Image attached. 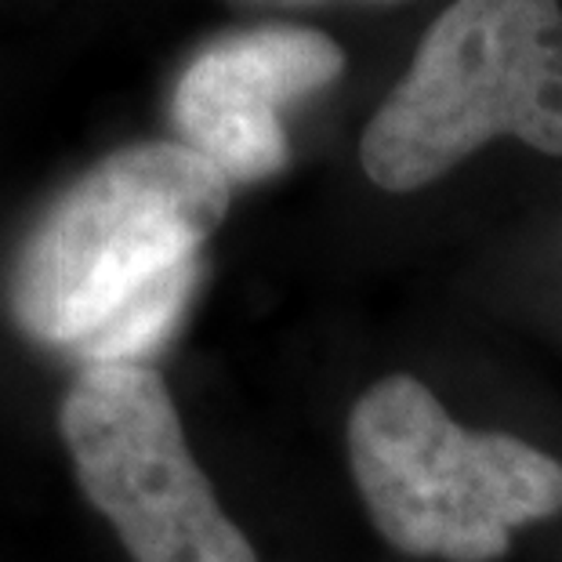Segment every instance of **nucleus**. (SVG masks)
I'll return each mask as SVG.
<instances>
[{
    "mask_svg": "<svg viewBox=\"0 0 562 562\" xmlns=\"http://www.w3.org/2000/svg\"><path fill=\"white\" fill-rule=\"evenodd\" d=\"M229 196V178L186 142L110 153L22 244L11 319L30 341L74 349L83 367L146 360L182 319Z\"/></svg>",
    "mask_w": 562,
    "mask_h": 562,
    "instance_id": "f257e3e1",
    "label": "nucleus"
},
{
    "mask_svg": "<svg viewBox=\"0 0 562 562\" xmlns=\"http://www.w3.org/2000/svg\"><path fill=\"white\" fill-rule=\"evenodd\" d=\"M559 52V0H453L370 116L360 142L367 178L411 193L497 135H516Z\"/></svg>",
    "mask_w": 562,
    "mask_h": 562,
    "instance_id": "7ed1b4c3",
    "label": "nucleus"
},
{
    "mask_svg": "<svg viewBox=\"0 0 562 562\" xmlns=\"http://www.w3.org/2000/svg\"><path fill=\"white\" fill-rule=\"evenodd\" d=\"M345 74V52L327 33L261 26L207 44L178 77L171 116L189 149L229 182L283 171L291 142L280 113Z\"/></svg>",
    "mask_w": 562,
    "mask_h": 562,
    "instance_id": "39448f33",
    "label": "nucleus"
},
{
    "mask_svg": "<svg viewBox=\"0 0 562 562\" xmlns=\"http://www.w3.org/2000/svg\"><path fill=\"white\" fill-rule=\"evenodd\" d=\"M302 4H313V0H302Z\"/></svg>",
    "mask_w": 562,
    "mask_h": 562,
    "instance_id": "0eeeda50",
    "label": "nucleus"
},
{
    "mask_svg": "<svg viewBox=\"0 0 562 562\" xmlns=\"http://www.w3.org/2000/svg\"><path fill=\"white\" fill-rule=\"evenodd\" d=\"M58 432L83 497L113 522L131 562H258L153 367H80L58 406Z\"/></svg>",
    "mask_w": 562,
    "mask_h": 562,
    "instance_id": "20e7f679",
    "label": "nucleus"
},
{
    "mask_svg": "<svg viewBox=\"0 0 562 562\" xmlns=\"http://www.w3.org/2000/svg\"><path fill=\"white\" fill-rule=\"evenodd\" d=\"M516 138L548 157H562V52L548 63L541 88L526 110Z\"/></svg>",
    "mask_w": 562,
    "mask_h": 562,
    "instance_id": "423d86ee",
    "label": "nucleus"
},
{
    "mask_svg": "<svg viewBox=\"0 0 562 562\" xmlns=\"http://www.w3.org/2000/svg\"><path fill=\"white\" fill-rule=\"evenodd\" d=\"M349 461L378 533L406 555L494 562L512 530L562 512V464L505 432H469L411 374L370 385Z\"/></svg>",
    "mask_w": 562,
    "mask_h": 562,
    "instance_id": "f03ea898",
    "label": "nucleus"
}]
</instances>
